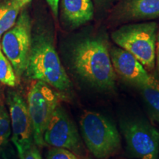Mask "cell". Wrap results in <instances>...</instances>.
I'll list each match as a JSON object with an SVG mask.
<instances>
[{
	"mask_svg": "<svg viewBox=\"0 0 159 159\" xmlns=\"http://www.w3.org/2000/svg\"><path fill=\"white\" fill-rule=\"evenodd\" d=\"M115 72L125 81L140 88L148 81L150 75L132 54L121 47H114L110 52Z\"/></svg>",
	"mask_w": 159,
	"mask_h": 159,
	"instance_id": "30bf717a",
	"label": "cell"
},
{
	"mask_svg": "<svg viewBox=\"0 0 159 159\" xmlns=\"http://www.w3.org/2000/svg\"><path fill=\"white\" fill-rule=\"evenodd\" d=\"M158 52H159V39H158Z\"/></svg>",
	"mask_w": 159,
	"mask_h": 159,
	"instance_id": "44dd1931",
	"label": "cell"
},
{
	"mask_svg": "<svg viewBox=\"0 0 159 159\" xmlns=\"http://www.w3.org/2000/svg\"><path fill=\"white\" fill-rule=\"evenodd\" d=\"M20 159H42L41 155L40 153L39 150L38 149V146L35 143L31 145L30 148H29L22 156L19 157Z\"/></svg>",
	"mask_w": 159,
	"mask_h": 159,
	"instance_id": "ac0fdd59",
	"label": "cell"
},
{
	"mask_svg": "<svg viewBox=\"0 0 159 159\" xmlns=\"http://www.w3.org/2000/svg\"><path fill=\"white\" fill-rule=\"evenodd\" d=\"M11 119L12 142L16 148L19 157L34 143L33 130L27 102L16 91L10 90L7 93Z\"/></svg>",
	"mask_w": 159,
	"mask_h": 159,
	"instance_id": "ba28073f",
	"label": "cell"
},
{
	"mask_svg": "<svg viewBox=\"0 0 159 159\" xmlns=\"http://www.w3.org/2000/svg\"><path fill=\"white\" fill-rule=\"evenodd\" d=\"M46 159H80L77 154L65 148H55L49 149L46 155Z\"/></svg>",
	"mask_w": 159,
	"mask_h": 159,
	"instance_id": "e0dca14e",
	"label": "cell"
},
{
	"mask_svg": "<svg viewBox=\"0 0 159 159\" xmlns=\"http://www.w3.org/2000/svg\"><path fill=\"white\" fill-rule=\"evenodd\" d=\"M72 62L77 74L91 86L105 90L114 87L116 73L103 40L87 39L80 42L73 51Z\"/></svg>",
	"mask_w": 159,
	"mask_h": 159,
	"instance_id": "6da1fadb",
	"label": "cell"
},
{
	"mask_svg": "<svg viewBox=\"0 0 159 159\" xmlns=\"http://www.w3.org/2000/svg\"><path fill=\"white\" fill-rule=\"evenodd\" d=\"M63 11L67 21L74 27L86 23L94 16L91 0H63Z\"/></svg>",
	"mask_w": 159,
	"mask_h": 159,
	"instance_id": "8fae6325",
	"label": "cell"
},
{
	"mask_svg": "<svg viewBox=\"0 0 159 159\" xmlns=\"http://www.w3.org/2000/svg\"><path fill=\"white\" fill-rule=\"evenodd\" d=\"M59 101L58 92L47 83L36 80L31 86L27 104L33 125V141L38 147L45 144L43 134Z\"/></svg>",
	"mask_w": 159,
	"mask_h": 159,
	"instance_id": "5b68a950",
	"label": "cell"
},
{
	"mask_svg": "<svg viewBox=\"0 0 159 159\" xmlns=\"http://www.w3.org/2000/svg\"><path fill=\"white\" fill-rule=\"evenodd\" d=\"M157 25L146 22L123 26L112 33L119 47L132 54L148 70L154 68Z\"/></svg>",
	"mask_w": 159,
	"mask_h": 159,
	"instance_id": "277c9868",
	"label": "cell"
},
{
	"mask_svg": "<svg viewBox=\"0 0 159 159\" xmlns=\"http://www.w3.org/2000/svg\"><path fill=\"white\" fill-rule=\"evenodd\" d=\"M80 125L87 148L97 158L107 159L119 150L120 135L116 127L106 117L93 111H85Z\"/></svg>",
	"mask_w": 159,
	"mask_h": 159,
	"instance_id": "3957f363",
	"label": "cell"
},
{
	"mask_svg": "<svg viewBox=\"0 0 159 159\" xmlns=\"http://www.w3.org/2000/svg\"><path fill=\"white\" fill-rule=\"evenodd\" d=\"M0 82L9 87L16 86L17 77L13 66L4 55L0 44Z\"/></svg>",
	"mask_w": 159,
	"mask_h": 159,
	"instance_id": "9a60e30c",
	"label": "cell"
},
{
	"mask_svg": "<svg viewBox=\"0 0 159 159\" xmlns=\"http://www.w3.org/2000/svg\"><path fill=\"white\" fill-rule=\"evenodd\" d=\"M129 11L138 19H153L159 16V0H131Z\"/></svg>",
	"mask_w": 159,
	"mask_h": 159,
	"instance_id": "4fadbf2b",
	"label": "cell"
},
{
	"mask_svg": "<svg viewBox=\"0 0 159 159\" xmlns=\"http://www.w3.org/2000/svg\"><path fill=\"white\" fill-rule=\"evenodd\" d=\"M11 134V125L9 113L4 105H0V148L5 146Z\"/></svg>",
	"mask_w": 159,
	"mask_h": 159,
	"instance_id": "2e32d148",
	"label": "cell"
},
{
	"mask_svg": "<svg viewBox=\"0 0 159 159\" xmlns=\"http://www.w3.org/2000/svg\"><path fill=\"white\" fill-rule=\"evenodd\" d=\"M11 1L14 2L16 3L17 5L21 8V7H23L24 6H25L26 5H27V4L30 2L32 0H11Z\"/></svg>",
	"mask_w": 159,
	"mask_h": 159,
	"instance_id": "ffe728a7",
	"label": "cell"
},
{
	"mask_svg": "<svg viewBox=\"0 0 159 159\" xmlns=\"http://www.w3.org/2000/svg\"><path fill=\"white\" fill-rule=\"evenodd\" d=\"M31 21L28 13L23 12L15 25L2 35L1 48L13 66L17 77L25 73L31 48Z\"/></svg>",
	"mask_w": 159,
	"mask_h": 159,
	"instance_id": "8992f818",
	"label": "cell"
},
{
	"mask_svg": "<svg viewBox=\"0 0 159 159\" xmlns=\"http://www.w3.org/2000/svg\"><path fill=\"white\" fill-rule=\"evenodd\" d=\"M0 159H1V158H0Z\"/></svg>",
	"mask_w": 159,
	"mask_h": 159,
	"instance_id": "7402d4cb",
	"label": "cell"
},
{
	"mask_svg": "<svg viewBox=\"0 0 159 159\" xmlns=\"http://www.w3.org/2000/svg\"><path fill=\"white\" fill-rule=\"evenodd\" d=\"M46 2H47L49 7H50L53 14L57 17V13H58L59 0H46Z\"/></svg>",
	"mask_w": 159,
	"mask_h": 159,
	"instance_id": "d6986e66",
	"label": "cell"
},
{
	"mask_svg": "<svg viewBox=\"0 0 159 159\" xmlns=\"http://www.w3.org/2000/svg\"><path fill=\"white\" fill-rule=\"evenodd\" d=\"M139 89L142 91L151 116L159 123V81L150 75L148 82Z\"/></svg>",
	"mask_w": 159,
	"mask_h": 159,
	"instance_id": "7c38bea8",
	"label": "cell"
},
{
	"mask_svg": "<svg viewBox=\"0 0 159 159\" xmlns=\"http://www.w3.org/2000/svg\"><path fill=\"white\" fill-rule=\"evenodd\" d=\"M45 144L65 148L78 155L82 152V142L74 122L62 107L57 106L43 134Z\"/></svg>",
	"mask_w": 159,
	"mask_h": 159,
	"instance_id": "9c48e42d",
	"label": "cell"
},
{
	"mask_svg": "<svg viewBox=\"0 0 159 159\" xmlns=\"http://www.w3.org/2000/svg\"><path fill=\"white\" fill-rule=\"evenodd\" d=\"M127 148L138 159H158L159 132L141 119L126 120L121 125Z\"/></svg>",
	"mask_w": 159,
	"mask_h": 159,
	"instance_id": "52a82bcc",
	"label": "cell"
},
{
	"mask_svg": "<svg viewBox=\"0 0 159 159\" xmlns=\"http://www.w3.org/2000/svg\"><path fill=\"white\" fill-rule=\"evenodd\" d=\"M20 9L11 0L0 4V39L15 25Z\"/></svg>",
	"mask_w": 159,
	"mask_h": 159,
	"instance_id": "5bb4252c",
	"label": "cell"
},
{
	"mask_svg": "<svg viewBox=\"0 0 159 159\" xmlns=\"http://www.w3.org/2000/svg\"><path fill=\"white\" fill-rule=\"evenodd\" d=\"M24 74L27 78L43 81L56 90L67 91L71 88L69 77L47 35L32 38L28 62Z\"/></svg>",
	"mask_w": 159,
	"mask_h": 159,
	"instance_id": "7a4b0ae2",
	"label": "cell"
}]
</instances>
